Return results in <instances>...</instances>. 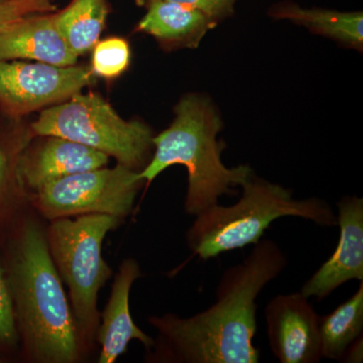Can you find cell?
<instances>
[{
    "label": "cell",
    "instance_id": "5b68a950",
    "mask_svg": "<svg viewBox=\"0 0 363 363\" xmlns=\"http://www.w3.org/2000/svg\"><path fill=\"white\" fill-rule=\"evenodd\" d=\"M121 221L111 215H80L52 220L45 230L52 262L68 286L83 355L94 347L100 324L98 294L112 276L102 257V243Z\"/></svg>",
    "mask_w": 363,
    "mask_h": 363
},
{
    "label": "cell",
    "instance_id": "6da1fadb",
    "mask_svg": "<svg viewBox=\"0 0 363 363\" xmlns=\"http://www.w3.org/2000/svg\"><path fill=\"white\" fill-rule=\"evenodd\" d=\"M240 264L222 274L216 302L192 317L168 313L147 318L157 338L147 362L159 363H257V298L288 264L274 241L260 240Z\"/></svg>",
    "mask_w": 363,
    "mask_h": 363
},
{
    "label": "cell",
    "instance_id": "5bb4252c",
    "mask_svg": "<svg viewBox=\"0 0 363 363\" xmlns=\"http://www.w3.org/2000/svg\"><path fill=\"white\" fill-rule=\"evenodd\" d=\"M35 138L21 119L0 117V247L6 236L30 207L28 192L18 174L23 150Z\"/></svg>",
    "mask_w": 363,
    "mask_h": 363
},
{
    "label": "cell",
    "instance_id": "7c38bea8",
    "mask_svg": "<svg viewBox=\"0 0 363 363\" xmlns=\"http://www.w3.org/2000/svg\"><path fill=\"white\" fill-rule=\"evenodd\" d=\"M142 277L140 264L133 259H124L116 274L111 297L102 313L96 341L101 346L98 363H114L136 339L149 351L155 340L133 322L130 309V296L133 283Z\"/></svg>",
    "mask_w": 363,
    "mask_h": 363
},
{
    "label": "cell",
    "instance_id": "8fae6325",
    "mask_svg": "<svg viewBox=\"0 0 363 363\" xmlns=\"http://www.w3.org/2000/svg\"><path fill=\"white\" fill-rule=\"evenodd\" d=\"M42 138L37 143L30 140L18 161V174L28 194L52 181L104 168L109 162L104 152L81 143L59 136Z\"/></svg>",
    "mask_w": 363,
    "mask_h": 363
},
{
    "label": "cell",
    "instance_id": "d6986e66",
    "mask_svg": "<svg viewBox=\"0 0 363 363\" xmlns=\"http://www.w3.org/2000/svg\"><path fill=\"white\" fill-rule=\"evenodd\" d=\"M130 63V48L121 38L98 40L93 48L92 68L95 75L105 79L121 76Z\"/></svg>",
    "mask_w": 363,
    "mask_h": 363
},
{
    "label": "cell",
    "instance_id": "ba28073f",
    "mask_svg": "<svg viewBox=\"0 0 363 363\" xmlns=\"http://www.w3.org/2000/svg\"><path fill=\"white\" fill-rule=\"evenodd\" d=\"M91 67H58L0 60V112L21 119L43 107L62 104L92 85Z\"/></svg>",
    "mask_w": 363,
    "mask_h": 363
},
{
    "label": "cell",
    "instance_id": "e0dca14e",
    "mask_svg": "<svg viewBox=\"0 0 363 363\" xmlns=\"http://www.w3.org/2000/svg\"><path fill=\"white\" fill-rule=\"evenodd\" d=\"M111 11L108 0H71L54 11L55 23L71 51L82 56L97 44Z\"/></svg>",
    "mask_w": 363,
    "mask_h": 363
},
{
    "label": "cell",
    "instance_id": "8992f818",
    "mask_svg": "<svg viewBox=\"0 0 363 363\" xmlns=\"http://www.w3.org/2000/svg\"><path fill=\"white\" fill-rule=\"evenodd\" d=\"M35 136H59L104 152L135 171L150 162L152 131L138 121H124L96 93L77 94L40 112L30 125Z\"/></svg>",
    "mask_w": 363,
    "mask_h": 363
},
{
    "label": "cell",
    "instance_id": "7402d4cb",
    "mask_svg": "<svg viewBox=\"0 0 363 363\" xmlns=\"http://www.w3.org/2000/svg\"><path fill=\"white\" fill-rule=\"evenodd\" d=\"M138 6L145 7L147 4L157 0H135ZM162 1L176 2L196 9L204 13L210 20L218 23L219 21L228 18L233 13L234 6L238 0H162Z\"/></svg>",
    "mask_w": 363,
    "mask_h": 363
},
{
    "label": "cell",
    "instance_id": "cb8c5ba5",
    "mask_svg": "<svg viewBox=\"0 0 363 363\" xmlns=\"http://www.w3.org/2000/svg\"><path fill=\"white\" fill-rule=\"evenodd\" d=\"M0 362H4V360H2L1 358H0Z\"/></svg>",
    "mask_w": 363,
    "mask_h": 363
},
{
    "label": "cell",
    "instance_id": "7a4b0ae2",
    "mask_svg": "<svg viewBox=\"0 0 363 363\" xmlns=\"http://www.w3.org/2000/svg\"><path fill=\"white\" fill-rule=\"evenodd\" d=\"M23 358L75 363L83 357L70 303L42 224L26 210L0 247Z\"/></svg>",
    "mask_w": 363,
    "mask_h": 363
},
{
    "label": "cell",
    "instance_id": "3957f363",
    "mask_svg": "<svg viewBox=\"0 0 363 363\" xmlns=\"http://www.w3.org/2000/svg\"><path fill=\"white\" fill-rule=\"evenodd\" d=\"M175 116L171 125L152 138L154 154L138 175L150 185L169 167H185L188 172L185 210L197 216L218 204L221 196L233 194V189L247 181L252 171L247 164L231 169L224 166L221 160L224 143L217 140L223 124L206 98L186 95L176 105Z\"/></svg>",
    "mask_w": 363,
    "mask_h": 363
},
{
    "label": "cell",
    "instance_id": "ffe728a7",
    "mask_svg": "<svg viewBox=\"0 0 363 363\" xmlns=\"http://www.w3.org/2000/svg\"><path fill=\"white\" fill-rule=\"evenodd\" d=\"M20 350V336L16 328L13 300L0 257V358L9 359Z\"/></svg>",
    "mask_w": 363,
    "mask_h": 363
},
{
    "label": "cell",
    "instance_id": "4fadbf2b",
    "mask_svg": "<svg viewBox=\"0 0 363 363\" xmlns=\"http://www.w3.org/2000/svg\"><path fill=\"white\" fill-rule=\"evenodd\" d=\"M35 60L58 67L76 65L71 51L55 23L54 13L26 16L0 32V60Z\"/></svg>",
    "mask_w": 363,
    "mask_h": 363
},
{
    "label": "cell",
    "instance_id": "ac0fdd59",
    "mask_svg": "<svg viewBox=\"0 0 363 363\" xmlns=\"http://www.w3.org/2000/svg\"><path fill=\"white\" fill-rule=\"evenodd\" d=\"M319 328L322 357L336 362L342 360L351 344L362 337L363 281L350 300L330 314L320 317Z\"/></svg>",
    "mask_w": 363,
    "mask_h": 363
},
{
    "label": "cell",
    "instance_id": "603a6c76",
    "mask_svg": "<svg viewBox=\"0 0 363 363\" xmlns=\"http://www.w3.org/2000/svg\"><path fill=\"white\" fill-rule=\"evenodd\" d=\"M362 337L357 339L354 343L351 344L350 347L346 351L342 358L345 362H362Z\"/></svg>",
    "mask_w": 363,
    "mask_h": 363
},
{
    "label": "cell",
    "instance_id": "30bf717a",
    "mask_svg": "<svg viewBox=\"0 0 363 363\" xmlns=\"http://www.w3.org/2000/svg\"><path fill=\"white\" fill-rule=\"evenodd\" d=\"M337 247L302 286L307 298L324 300L347 281H363V199L345 196L337 204Z\"/></svg>",
    "mask_w": 363,
    "mask_h": 363
},
{
    "label": "cell",
    "instance_id": "9a60e30c",
    "mask_svg": "<svg viewBox=\"0 0 363 363\" xmlns=\"http://www.w3.org/2000/svg\"><path fill=\"white\" fill-rule=\"evenodd\" d=\"M136 30L152 35L164 50L197 48L217 23L196 9L176 2L152 1L145 6Z\"/></svg>",
    "mask_w": 363,
    "mask_h": 363
},
{
    "label": "cell",
    "instance_id": "52a82bcc",
    "mask_svg": "<svg viewBox=\"0 0 363 363\" xmlns=\"http://www.w3.org/2000/svg\"><path fill=\"white\" fill-rule=\"evenodd\" d=\"M145 182L138 171L117 164L64 177L28 194V205L47 220L105 214L123 220Z\"/></svg>",
    "mask_w": 363,
    "mask_h": 363
},
{
    "label": "cell",
    "instance_id": "9c48e42d",
    "mask_svg": "<svg viewBox=\"0 0 363 363\" xmlns=\"http://www.w3.org/2000/svg\"><path fill=\"white\" fill-rule=\"evenodd\" d=\"M269 347L281 363H318L323 359L320 316L302 293L278 295L266 308Z\"/></svg>",
    "mask_w": 363,
    "mask_h": 363
},
{
    "label": "cell",
    "instance_id": "2e32d148",
    "mask_svg": "<svg viewBox=\"0 0 363 363\" xmlns=\"http://www.w3.org/2000/svg\"><path fill=\"white\" fill-rule=\"evenodd\" d=\"M269 14L278 20H288L309 28L312 33L325 35L354 49L363 45V16L362 11L343 13L332 9H306L295 2L274 4Z\"/></svg>",
    "mask_w": 363,
    "mask_h": 363
},
{
    "label": "cell",
    "instance_id": "277c9868",
    "mask_svg": "<svg viewBox=\"0 0 363 363\" xmlns=\"http://www.w3.org/2000/svg\"><path fill=\"white\" fill-rule=\"evenodd\" d=\"M241 187L242 195L238 203L208 208L188 229L189 250L200 259L255 245L272 222L281 217H298L320 226L337 225V215L319 198L295 199L290 189L253 175Z\"/></svg>",
    "mask_w": 363,
    "mask_h": 363
},
{
    "label": "cell",
    "instance_id": "44dd1931",
    "mask_svg": "<svg viewBox=\"0 0 363 363\" xmlns=\"http://www.w3.org/2000/svg\"><path fill=\"white\" fill-rule=\"evenodd\" d=\"M57 0H0V32L26 16L54 13Z\"/></svg>",
    "mask_w": 363,
    "mask_h": 363
}]
</instances>
